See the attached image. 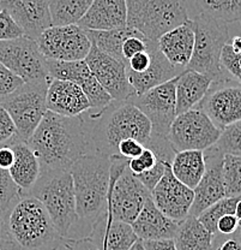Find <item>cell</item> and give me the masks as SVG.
I'll return each mask as SVG.
<instances>
[{
  "label": "cell",
  "instance_id": "cell-1",
  "mask_svg": "<svg viewBox=\"0 0 241 250\" xmlns=\"http://www.w3.org/2000/svg\"><path fill=\"white\" fill-rule=\"evenodd\" d=\"M27 143L37 156L41 170L69 171L78 159L94 155L82 116L70 118L47 111Z\"/></svg>",
  "mask_w": 241,
  "mask_h": 250
},
{
  "label": "cell",
  "instance_id": "cell-2",
  "mask_svg": "<svg viewBox=\"0 0 241 250\" xmlns=\"http://www.w3.org/2000/svg\"><path fill=\"white\" fill-rule=\"evenodd\" d=\"M82 118L93 154L119 156L118 146L124 140H137L147 147L151 139L150 122L129 101H112L101 113H84Z\"/></svg>",
  "mask_w": 241,
  "mask_h": 250
},
{
  "label": "cell",
  "instance_id": "cell-3",
  "mask_svg": "<svg viewBox=\"0 0 241 250\" xmlns=\"http://www.w3.org/2000/svg\"><path fill=\"white\" fill-rule=\"evenodd\" d=\"M2 236L18 250H60L64 242L42 203L33 196H18L4 210Z\"/></svg>",
  "mask_w": 241,
  "mask_h": 250
},
{
  "label": "cell",
  "instance_id": "cell-4",
  "mask_svg": "<svg viewBox=\"0 0 241 250\" xmlns=\"http://www.w3.org/2000/svg\"><path fill=\"white\" fill-rule=\"evenodd\" d=\"M111 166V158L94 154L83 156L70 167L78 219L92 224L103 212L110 190Z\"/></svg>",
  "mask_w": 241,
  "mask_h": 250
},
{
  "label": "cell",
  "instance_id": "cell-5",
  "mask_svg": "<svg viewBox=\"0 0 241 250\" xmlns=\"http://www.w3.org/2000/svg\"><path fill=\"white\" fill-rule=\"evenodd\" d=\"M27 196L42 203L56 230L67 238L70 229L79 220L71 173L64 170H41L40 178Z\"/></svg>",
  "mask_w": 241,
  "mask_h": 250
},
{
  "label": "cell",
  "instance_id": "cell-6",
  "mask_svg": "<svg viewBox=\"0 0 241 250\" xmlns=\"http://www.w3.org/2000/svg\"><path fill=\"white\" fill-rule=\"evenodd\" d=\"M126 27L141 33L148 41H159L188 21L185 2L180 0H126Z\"/></svg>",
  "mask_w": 241,
  "mask_h": 250
},
{
  "label": "cell",
  "instance_id": "cell-7",
  "mask_svg": "<svg viewBox=\"0 0 241 250\" xmlns=\"http://www.w3.org/2000/svg\"><path fill=\"white\" fill-rule=\"evenodd\" d=\"M188 20L194 33V46L185 70L205 75L212 81L223 77L220 59L222 49L230 41L228 25L203 14H196Z\"/></svg>",
  "mask_w": 241,
  "mask_h": 250
},
{
  "label": "cell",
  "instance_id": "cell-8",
  "mask_svg": "<svg viewBox=\"0 0 241 250\" xmlns=\"http://www.w3.org/2000/svg\"><path fill=\"white\" fill-rule=\"evenodd\" d=\"M111 163L110 190L103 210L114 220L131 225L151 194L129 171V160L121 156H112Z\"/></svg>",
  "mask_w": 241,
  "mask_h": 250
},
{
  "label": "cell",
  "instance_id": "cell-9",
  "mask_svg": "<svg viewBox=\"0 0 241 250\" xmlns=\"http://www.w3.org/2000/svg\"><path fill=\"white\" fill-rule=\"evenodd\" d=\"M47 81L38 83H24L17 92L0 101L9 113L16 127L18 139L28 142L36 127L47 112L46 95L48 88Z\"/></svg>",
  "mask_w": 241,
  "mask_h": 250
},
{
  "label": "cell",
  "instance_id": "cell-10",
  "mask_svg": "<svg viewBox=\"0 0 241 250\" xmlns=\"http://www.w3.org/2000/svg\"><path fill=\"white\" fill-rule=\"evenodd\" d=\"M222 131L203 111L193 108L175 117L167 140L175 153L204 150L215 146Z\"/></svg>",
  "mask_w": 241,
  "mask_h": 250
},
{
  "label": "cell",
  "instance_id": "cell-11",
  "mask_svg": "<svg viewBox=\"0 0 241 250\" xmlns=\"http://www.w3.org/2000/svg\"><path fill=\"white\" fill-rule=\"evenodd\" d=\"M0 64L24 83H38L49 78L46 59L36 41L25 36L0 42Z\"/></svg>",
  "mask_w": 241,
  "mask_h": 250
},
{
  "label": "cell",
  "instance_id": "cell-12",
  "mask_svg": "<svg viewBox=\"0 0 241 250\" xmlns=\"http://www.w3.org/2000/svg\"><path fill=\"white\" fill-rule=\"evenodd\" d=\"M196 108L203 111L221 131L241 121V83L227 75L212 81L209 90Z\"/></svg>",
  "mask_w": 241,
  "mask_h": 250
},
{
  "label": "cell",
  "instance_id": "cell-13",
  "mask_svg": "<svg viewBox=\"0 0 241 250\" xmlns=\"http://www.w3.org/2000/svg\"><path fill=\"white\" fill-rule=\"evenodd\" d=\"M38 51L46 61L82 62L92 49L85 31L78 25L51 27L36 40Z\"/></svg>",
  "mask_w": 241,
  "mask_h": 250
},
{
  "label": "cell",
  "instance_id": "cell-14",
  "mask_svg": "<svg viewBox=\"0 0 241 250\" xmlns=\"http://www.w3.org/2000/svg\"><path fill=\"white\" fill-rule=\"evenodd\" d=\"M178 77L129 100L144 114L151 125L152 136L167 139L175 117V85Z\"/></svg>",
  "mask_w": 241,
  "mask_h": 250
},
{
  "label": "cell",
  "instance_id": "cell-15",
  "mask_svg": "<svg viewBox=\"0 0 241 250\" xmlns=\"http://www.w3.org/2000/svg\"><path fill=\"white\" fill-rule=\"evenodd\" d=\"M84 62L93 76L96 78L114 101L124 103L134 96L133 89L128 80L126 66L123 62L102 53L94 46H92Z\"/></svg>",
  "mask_w": 241,
  "mask_h": 250
},
{
  "label": "cell",
  "instance_id": "cell-16",
  "mask_svg": "<svg viewBox=\"0 0 241 250\" xmlns=\"http://www.w3.org/2000/svg\"><path fill=\"white\" fill-rule=\"evenodd\" d=\"M151 200L157 209L166 217L180 223L188 217L193 202V190L188 189L173 176L170 165L151 190Z\"/></svg>",
  "mask_w": 241,
  "mask_h": 250
},
{
  "label": "cell",
  "instance_id": "cell-17",
  "mask_svg": "<svg viewBox=\"0 0 241 250\" xmlns=\"http://www.w3.org/2000/svg\"><path fill=\"white\" fill-rule=\"evenodd\" d=\"M203 153L205 160V172L198 186L193 190V202L188 217L197 218L204 210L208 209L210 206L225 197L222 179L223 154L215 146L204 150Z\"/></svg>",
  "mask_w": 241,
  "mask_h": 250
},
{
  "label": "cell",
  "instance_id": "cell-18",
  "mask_svg": "<svg viewBox=\"0 0 241 250\" xmlns=\"http://www.w3.org/2000/svg\"><path fill=\"white\" fill-rule=\"evenodd\" d=\"M0 10L11 16L23 31V35L36 41L45 30L52 27L48 1L45 0H2Z\"/></svg>",
  "mask_w": 241,
  "mask_h": 250
},
{
  "label": "cell",
  "instance_id": "cell-19",
  "mask_svg": "<svg viewBox=\"0 0 241 250\" xmlns=\"http://www.w3.org/2000/svg\"><path fill=\"white\" fill-rule=\"evenodd\" d=\"M88 238L100 250H130L138 241L130 224L114 220L105 210L92 223Z\"/></svg>",
  "mask_w": 241,
  "mask_h": 250
},
{
  "label": "cell",
  "instance_id": "cell-20",
  "mask_svg": "<svg viewBox=\"0 0 241 250\" xmlns=\"http://www.w3.org/2000/svg\"><path fill=\"white\" fill-rule=\"evenodd\" d=\"M46 108L63 117H79L89 111V101L82 88L74 83L49 78Z\"/></svg>",
  "mask_w": 241,
  "mask_h": 250
},
{
  "label": "cell",
  "instance_id": "cell-21",
  "mask_svg": "<svg viewBox=\"0 0 241 250\" xmlns=\"http://www.w3.org/2000/svg\"><path fill=\"white\" fill-rule=\"evenodd\" d=\"M147 51L151 57L150 66L142 74L126 71L129 83L131 84L136 96L149 92L152 88L159 87L168 81H172L173 78L178 77L183 72L181 70L170 65L167 59L163 57V54L160 52L159 46H157V41L147 40Z\"/></svg>",
  "mask_w": 241,
  "mask_h": 250
},
{
  "label": "cell",
  "instance_id": "cell-22",
  "mask_svg": "<svg viewBox=\"0 0 241 250\" xmlns=\"http://www.w3.org/2000/svg\"><path fill=\"white\" fill-rule=\"evenodd\" d=\"M126 0H93L77 25L84 31L123 29L126 27Z\"/></svg>",
  "mask_w": 241,
  "mask_h": 250
},
{
  "label": "cell",
  "instance_id": "cell-23",
  "mask_svg": "<svg viewBox=\"0 0 241 250\" xmlns=\"http://www.w3.org/2000/svg\"><path fill=\"white\" fill-rule=\"evenodd\" d=\"M179 223L167 218L152 202L151 196L147 200L141 213L131 224L132 230L141 241L173 239L177 233Z\"/></svg>",
  "mask_w": 241,
  "mask_h": 250
},
{
  "label": "cell",
  "instance_id": "cell-24",
  "mask_svg": "<svg viewBox=\"0 0 241 250\" xmlns=\"http://www.w3.org/2000/svg\"><path fill=\"white\" fill-rule=\"evenodd\" d=\"M9 146L15 153V163L9 173L19 190L20 196H27L40 178L41 164L28 143L18 136Z\"/></svg>",
  "mask_w": 241,
  "mask_h": 250
},
{
  "label": "cell",
  "instance_id": "cell-25",
  "mask_svg": "<svg viewBox=\"0 0 241 250\" xmlns=\"http://www.w3.org/2000/svg\"><path fill=\"white\" fill-rule=\"evenodd\" d=\"M157 46L170 65L185 71L192 57L194 46V33L190 20L161 36Z\"/></svg>",
  "mask_w": 241,
  "mask_h": 250
},
{
  "label": "cell",
  "instance_id": "cell-26",
  "mask_svg": "<svg viewBox=\"0 0 241 250\" xmlns=\"http://www.w3.org/2000/svg\"><path fill=\"white\" fill-rule=\"evenodd\" d=\"M212 80L205 75L185 70L178 76L175 85V114L185 113L199 105L211 85Z\"/></svg>",
  "mask_w": 241,
  "mask_h": 250
},
{
  "label": "cell",
  "instance_id": "cell-27",
  "mask_svg": "<svg viewBox=\"0 0 241 250\" xmlns=\"http://www.w3.org/2000/svg\"><path fill=\"white\" fill-rule=\"evenodd\" d=\"M170 170L181 184L194 190L205 172L204 153L199 150L175 153L170 164Z\"/></svg>",
  "mask_w": 241,
  "mask_h": 250
},
{
  "label": "cell",
  "instance_id": "cell-28",
  "mask_svg": "<svg viewBox=\"0 0 241 250\" xmlns=\"http://www.w3.org/2000/svg\"><path fill=\"white\" fill-rule=\"evenodd\" d=\"M184 2L188 18L196 14H203L224 24L237 21L241 23V0H196Z\"/></svg>",
  "mask_w": 241,
  "mask_h": 250
},
{
  "label": "cell",
  "instance_id": "cell-29",
  "mask_svg": "<svg viewBox=\"0 0 241 250\" xmlns=\"http://www.w3.org/2000/svg\"><path fill=\"white\" fill-rule=\"evenodd\" d=\"M214 237L198 219L187 217L179 223L173 241L177 250H211Z\"/></svg>",
  "mask_w": 241,
  "mask_h": 250
},
{
  "label": "cell",
  "instance_id": "cell-30",
  "mask_svg": "<svg viewBox=\"0 0 241 250\" xmlns=\"http://www.w3.org/2000/svg\"><path fill=\"white\" fill-rule=\"evenodd\" d=\"M85 34H87L92 46L96 47L102 53L123 62L125 66H128V62L125 61V58L123 57V52H121L124 41L131 36H143L141 33L129 27L107 31H85Z\"/></svg>",
  "mask_w": 241,
  "mask_h": 250
},
{
  "label": "cell",
  "instance_id": "cell-31",
  "mask_svg": "<svg viewBox=\"0 0 241 250\" xmlns=\"http://www.w3.org/2000/svg\"><path fill=\"white\" fill-rule=\"evenodd\" d=\"M92 2L93 0H49L52 27L77 25Z\"/></svg>",
  "mask_w": 241,
  "mask_h": 250
},
{
  "label": "cell",
  "instance_id": "cell-32",
  "mask_svg": "<svg viewBox=\"0 0 241 250\" xmlns=\"http://www.w3.org/2000/svg\"><path fill=\"white\" fill-rule=\"evenodd\" d=\"M48 77L52 80L66 81V82L74 83L77 85H82L92 76L89 67L82 62H58V61H46Z\"/></svg>",
  "mask_w": 241,
  "mask_h": 250
},
{
  "label": "cell",
  "instance_id": "cell-33",
  "mask_svg": "<svg viewBox=\"0 0 241 250\" xmlns=\"http://www.w3.org/2000/svg\"><path fill=\"white\" fill-rule=\"evenodd\" d=\"M222 179L225 197H241V155L223 154Z\"/></svg>",
  "mask_w": 241,
  "mask_h": 250
},
{
  "label": "cell",
  "instance_id": "cell-34",
  "mask_svg": "<svg viewBox=\"0 0 241 250\" xmlns=\"http://www.w3.org/2000/svg\"><path fill=\"white\" fill-rule=\"evenodd\" d=\"M239 199L240 197H224V199L220 200V201L210 206L208 209H205L202 214H199L197 219L212 236H216V225L219 220L224 215L234 214L235 206H237Z\"/></svg>",
  "mask_w": 241,
  "mask_h": 250
},
{
  "label": "cell",
  "instance_id": "cell-35",
  "mask_svg": "<svg viewBox=\"0 0 241 250\" xmlns=\"http://www.w3.org/2000/svg\"><path fill=\"white\" fill-rule=\"evenodd\" d=\"M215 147L222 154L241 155V121L225 127Z\"/></svg>",
  "mask_w": 241,
  "mask_h": 250
},
{
  "label": "cell",
  "instance_id": "cell-36",
  "mask_svg": "<svg viewBox=\"0 0 241 250\" xmlns=\"http://www.w3.org/2000/svg\"><path fill=\"white\" fill-rule=\"evenodd\" d=\"M161 160L166 161L168 164H172V161L168 160L167 158H163V156H159L155 154L151 149L145 147L141 155L136 159H132L129 160V171L133 174L134 177L139 176V174L145 173V172L152 170L155 166L157 165V163H160Z\"/></svg>",
  "mask_w": 241,
  "mask_h": 250
},
{
  "label": "cell",
  "instance_id": "cell-37",
  "mask_svg": "<svg viewBox=\"0 0 241 250\" xmlns=\"http://www.w3.org/2000/svg\"><path fill=\"white\" fill-rule=\"evenodd\" d=\"M220 64L224 75H227L230 80L241 83V56L234 53L229 43L222 49Z\"/></svg>",
  "mask_w": 241,
  "mask_h": 250
},
{
  "label": "cell",
  "instance_id": "cell-38",
  "mask_svg": "<svg viewBox=\"0 0 241 250\" xmlns=\"http://www.w3.org/2000/svg\"><path fill=\"white\" fill-rule=\"evenodd\" d=\"M18 196H20L19 190L12 181L9 171L0 168V209H6Z\"/></svg>",
  "mask_w": 241,
  "mask_h": 250
},
{
  "label": "cell",
  "instance_id": "cell-39",
  "mask_svg": "<svg viewBox=\"0 0 241 250\" xmlns=\"http://www.w3.org/2000/svg\"><path fill=\"white\" fill-rule=\"evenodd\" d=\"M24 84L19 77L12 74L2 64H0V101L9 98Z\"/></svg>",
  "mask_w": 241,
  "mask_h": 250
},
{
  "label": "cell",
  "instance_id": "cell-40",
  "mask_svg": "<svg viewBox=\"0 0 241 250\" xmlns=\"http://www.w3.org/2000/svg\"><path fill=\"white\" fill-rule=\"evenodd\" d=\"M23 31L15 23L11 16L4 10H0V42L22 38Z\"/></svg>",
  "mask_w": 241,
  "mask_h": 250
},
{
  "label": "cell",
  "instance_id": "cell-41",
  "mask_svg": "<svg viewBox=\"0 0 241 250\" xmlns=\"http://www.w3.org/2000/svg\"><path fill=\"white\" fill-rule=\"evenodd\" d=\"M15 137H17L16 127L6 109L0 105V147L9 146Z\"/></svg>",
  "mask_w": 241,
  "mask_h": 250
},
{
  "label": "cell",
  "instance_id": "cell-42",
  "mask_svg": "<svg viewBox=\"0 0 241 250\" xmlns=\"http://www.w3.org/2000/svg\"><path fill=\"white\" fill-rule=\"evenodd\" d=\"M145 149V146L137 140H124L123 142L119 143L118 146V155L126 160H132V159L138 158Z\"/></svg>",
  "mask_w": 241,
  "mask_h": 250
},
{
  "label": "cell",
  "instance_id": "cell-43",
  "mask_svg": "<svg viewBox=\"0 0 241 250\" xmlns=\"http://www.w3.org/2000/svg\"><path fill=\"white\" fill-rule=\"evenodd\" d=\"M144 51H147V40L143 36H131V38L126 39L123 43V48H121L123 57L126 62H129L137 53Z\"/></svg>",
  "mask_w": 241,
  "mask_h": 250
},
{
  "label": "cell",
  "instance_id": "cell-44",
  "mask_svg": "<svg viewBox=\"0 0 241 250\" xmlns=\"http://www.w3.org/2000/svg\"><path fill=\"white\" fill-rule=\"evenodd\" d=\"M150 62H151V57H150L149 52H141V53H137L136 56L132 57L128 62L126 71L133 72V74H142L150 66Z\"/></svg>",
  "mask_w": 241,
  "mask_h": 250
},
{
  "label": "cell",
  "instance_id": "cell-45",
  "mask_svg": "<svg viewBox=\"0 0 241 250\" xmlns=\"http://www.w3.org/2000/svg\"><path fill=\"white\" fill-rule=\"evenodd\" d=\"M211 250H241V242L235 234L232 236L216 234L214 237Z\"/></svg>",
  "mask_w": 241,
  "mask_h": 250
},
{
  "label": "cell",
  "instance_id": "cell-46",
  "mask_svg": "<svg viewBox=\"0 0 241 250\" xmlns=\"http://www.w3.org/2000/svg\"><path fill=\"white\" fill-rule=\"evenodd\" d=\"M240 228V223L234 214H228L222 217L216 225L217 234L222 236H232Z\"/></svg>",
  "mask_w": 241,
  "mask_h": 250
},
{
  "label": "cell",
  "instance_id": "cell-47",
  "mask_svg": "<svg viewBox=\"0 0 241 250\" xmlns=\"http://www.w3.org/2000/svg\"><path fill=\"white\" fill-rule=\"evenodd\" d=\"M61 250H100L88 237L84 238H64Z\"/></svg>",
  "mask_w": 241,
  "mask_h": 250
},
{
  "label": "cell",
  "instance_id": "cell-48",
  "mask_svg": "<svg viewBox=\"0 0 241 250\" xmlns=\"http://www.w3.org/2000/svg\"><path fill=\"white\" fill-rule=\"evenodd\" d=\"M15 163V153L10 146L0 147V168L9 171Z\"/></svg>",
  "mask_w": 241,
  "mask_h": 250
},
{
  "label": "cell",
  "instance_id": "cell-49",
  "mask_svg": "<svg viewBox=\"0 0 241 250\" xmlns=\"http://www.w3.org/2000/svg\"><path fill=\"white\" fill-rule=\"evenodd\" d=\"M145 250H177L173 239L161 241H142Z\"/></svg>",
  "mask_w": 241,
  "mask_h": 250
},
{
  "label": "cell",
  "instance_id": "cell-50",
  "mask_svg": "<svg viewBox=\"0 0 241 250\" xmlns=\"http://www.w3.org/2000/svg\"><path fill=\"white\" fill-rule=\"evenodd\" d=\"M0 250H18L14 243L7 237H0Z\"/></svg>",
  "mask_w": 241,
  "mask_h": 250
},
{
  "label": "cell",
  "instance_id": "cell-51",
  "mask_svg": "<svg viewBox=\"0 0 241 250\" xmlns=\"http://www.w3.org/2000/svg\"><path fill=\"white\" fill-rule=\"evenodd\" d=\"M234 215H235V217H237L238 220H239V223H240V225H241V197L239 199V201H238L237 206H235Z\"/></svg>",
  "mask_w": 241,
  "mask_h": 250
},
{
  "label": "cell",
  "instance_id": "cell-52",
  "mask_svg": "<svg viewBox=\"0 0 241 250\" xmlns=\"http://www.w3.org/2000/svg\"><path fill=\"white\" fill-rule=\"evenodd\" d=\"M130 250H145L144 247H143V242H142L141 239H138V241H137L136 243L132 246V248Z\"/></svg>",
  "mask_w": 241,
  "mask_h": 250
},
{
  "label": "cell",
  "instance_id": "cell-53",
  "mask_svg": "<svg viewBox=\"0 0 241 250\" xmlns=\"http://www.w3.org/2000/svg\"><path fill=\"white\" fill-rule=\"evenodd\" d=\"M2 219H4V209H0V237L2 236Z\"/></svg>",
  "mask_w": 241,
  "mask_h": 250
},
{
  "label": "cell",
  "instance_id": "cell-54",
  "mask_svg": "<svg viewBox=\"0 0 241 250\" xmlns=\"http://www.w3.org/2000/svg\"><path fill=\"white\" fill-rule=\"evenodd\" d=\"M234 234H235V236L238 237V238H239V241L241 242V225H240V228L238 229V231H237V232H235Z\"/></svg>",
  "mask_w": 241,
  "mask_h": 250
},
{
  "label": "cell",
  "instance_id": "cell-55",
  "mask_svg": "<svg viewBox=\"0 0 241 250\" xmlns=\"http://www.w3.org/2000/svg\"><path fill=\"white\" fill-rule=\"evenodd\" d=\"M240 39H241V36H240Z\"/></svg>",
  "mask_w": 241,
  "mask_h": 250
}]
</instances>
